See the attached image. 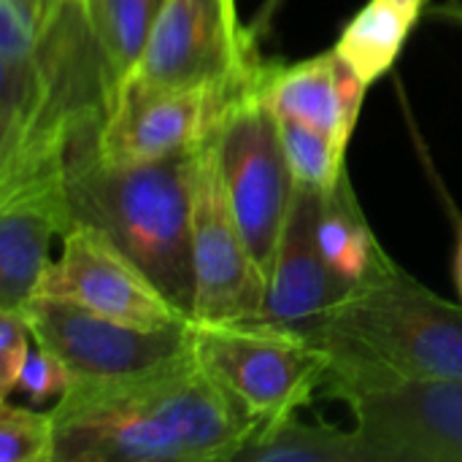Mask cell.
Wrapping results in <instances>:
<instances>
[{
    "label": "cell",
    "instance_id": "obj_1",
    "mask_svg": "<svg viewBox=\"0 0 462 462\" xmlns=\"http://www.w3.org/2000/svg\"><path fill=\"white\" fill-rule=\"evenodd\" d=\"M54 462L236 460L263 425L192 355L122 379H76L54 403Z\"/></svg>",
    "mask_w": 462,
    "mask_h": 462
},
{
    "label": "cell",
    "instance_id": "obj_2",
    "mask_svg": "<svg viewBox=\"0 0 462 462\" xmlns=\"http://www.w3.org/2000/svg\"><path fill=\"white\" fill-rule=\"evenodd\" d=\"M195 152L154 162H108L87 146L65 165L73 225H89L119 246L189 322Z\"/></svg>",
    "mask_w": 462,
    "mask_h": 462
},
{
    "label": "cell",
    "instance_id": "obj_3",
    "mask_svg": "<svg viewBox=\"0 0 462 462\" xmlns=\"http://www.w3.org/2000/svg\"><path fill=\"white\" fill-rule=\"evenodd\" d=\"M306 338L328 355L322 387L374 371L462 379V306L401 268L355 290Z\"/></svg>",
    "mask_w": 462,
    "mask_h": 462
},
{
    "label": "cell",
    "instance_id": "obj_4",
    "mask_svg": "<svg viewBox=\"0 0 462 462\" xmlns=\"http://www.w3.org/2000/svg\"><path fill=\"white\" fill-rule=\"evenodd\" d=\"M325 393L352 409L374 462H462V379L374 371Z\"/></svg>",
    "mask_w": 462,
    "mask_h": 462
},
{
    "label": "cell",
    "instance_id": "obj_5",
    "mask_svg": "<svg viewBox=\"0 0 462 462\" xmlns=\"http://www.w3.org/2000/svg\"><path fill=\"white\" fill-rule=\"evenodd\" d=\"M263 65L257 30L241 24L238 0H168L114 95L238 84Z\"/></svg>",
    "mask_w": 462,
    "mask_h": 462
},
{
    "label": "cell",
    "instance_id": "obj_6",
    "mask_svg": "<svg viewBox=\"0 0 462 462\" xmlns=\"http://www.w3.org/2000/svg\"><path fill=\"white\" fill-rule=\"evenodd\" d=\"M189 344L200 365L260 422L295 414L328 374L319 346L265 322L192 325Z\"/></svg>",
    "mask_w": 462,
    "mask_h": 462
},
{
    "label": "cell",
    "instance_id": "obj_7",
    "mask_svg": "<svg viewBox=\"0 0 462 462\" xmlns=\"http://www.w3.org/2000/svg\"><path fill=\"white\" fill-rule=\"evenodd\" d=\"M214 149L236 222L268 279L298 181L282 141L279 116L260 100L257 87L230 106L214 133Z\"/></svg>",
    "mask_w": 462,
    "mask_h": 462
},
{
    "label": "cell",
    "instance_id": "obj_8",
    "mask_svg": "<svg viewBox=\"0 0 462 462\" xmlns=\"http://www.w3.org/2000/svg\"><path fill=\"white\" fill-rule=\"evenodd\" d=\"M192 271V325H236L260 317L268 279L254 263L230 208L214 135L195 152Z\"/></svg>",
    "mask_w": 462,
    "mask_h": 462
},
{
    "label": "cell",
    "instance_id": "obj_9",
    "mask_svg": "<svg viewBox=\"0 0 462 462\" xmlns=\"http://www.w3.org/2000/svg\"><path fill=\"white\" fill-rule=\"evenodd\" d=\"M22 311L32 328V338L70 368L73 382L133 376L192 349V322L176 328H141L51 295H35Z\"/></svg>",
    "mask_w": 462,
    "mask_h": 462
},
{
    "label": "cell",
    "instance_id": "obj_10",
    "mask_svg": "<svg viewBox=\"0 0 462 462\" xmlns=\"http://www.w3.org/2000/svg\"><path fill=\"white\" fill-rule=\"evenodd\" d=\"M260 73L238 84L119 92L111 97L95 152L108 162H154L195 152L219 130L230 106L257 87Z\"/></svg>",
    "mask_w": 462,
    "mask_h": 462
},
{
    "label": "cell",
    "instance_id": "obj_11",
    "mask_svg": "<svg viewBox=\"0 0 462 462\" xmlns=\"http://www.w3.org/2000/svg\"><path fill=\"white\" fill-rule=\"evenodd\" d=\"M38 295L62 298L141 328L189 325L157 284L89 225H73L62 236V254L46 268Z\"/></svg>",
    "mask_w": 462,
    "mask_h": 462
},
{
    "label": "cell",
    "instance_id": "obj_12",
    "mask_svg": "<svg viewBox=\"0 0 462 462\" xmlns=\"http://www.w3.org/2000/svg\"><path fill=\"white\" fill-rule=\"evenodd\" d=\"M73 227L65 168L0 181V309H24L51 265L49 249Z\"/></svg>",
    "mask_w": 462,
    "mask_h": 462
},
{
    "label": "cell",
    "instance_id": "obj_13",
    "mask_svg": "<svg viewBox=\"0 0 462 462\" xmlns=\"http://www.w3.org/2000/svg\"><path fill=\"white\" fill-rule=\"evenodd\" d=\"M319 189H295V200L268 276L265 303L254 322L309 336L352 295V290L328 268L319 252Z\"/></svg>",
    "mask_w": 462,
    "mask_h": 462
},
{
    "label": "cell",
    "instance_id": "obj_14",
    "mask_svg": "<svg viewBox=\"0 0 462 462\" xmlns=\"http://www.w3.org/2000/svg\"><path fill=\"white\" fill-rule=\"evenodd\" d=\"M368 84L336 49L300 62H265L257 95L279 116L303 122L333 138L346 157V146L360 119Z\"/></svg>",
    "mask_w": 462,
    "mask_h": 462
},
{
    "label": "cell",
    "instance_id": "obj_15",
    "mask_svg": "<svg viewBox=\"0 0 462 462\" xmlns=\"http://www.w3.org/2000/svg\"><path fill=\"white\" fill-rule=\"evenodd\" d=\"M317 241L328 268L352 292L398 271L395 260L382 249L376 233L371 230L349 184V173H344L333 189L322 192Z\"/></svg>",
    "mask_w": 462,
    "mask_h": 462
},
{
    "label": "cell",
    "instance_id": "obj_16",
    "mask_svg": "<svg viewBox=\"0 0 462 462\" xmlns=\"http://www.w3.org/2000/svg\"><path fill=\"white\" fill-rule=\"evenodd\" d=\"M238 462H374L371 449L357 430L333 425H306L295 414L263 422L244 449Z\"/></svg>",
    "mask_w": 462,
    "mask_h": 462
},
{
    "label": "cell",
    "instance_id": "obj_17",
    "mask_svg": "<svg viewBox=\"0 0 462 462\" xmlns=\"http://www.w3.org/2000/svg\"><path fill=\"white\" fill-rule=\"evenodd\" d=\"M417 16L395 0H368L349 19L333 49L371 87L395 65Z\"/></svg>",
    "mask_w": 462,
    "mask_h": 462
},
{
    "label": "cell",
    "instance_id": "obj_18",
    "mask_svg": "<svg viewBox=\"0 0 462 462\" xmlns=\"http://www.w3.org/2000/svg\"><path fill=\"white\" fill-rule=\"evenodd\" d=\"M95 41L114 76V89L141 57L168 0H81Z\"/></svg>",
    "mask_w": 462,
    "mask_h": 462
},
{
    "label": "cell",
    "instance_id": "obj_19",
    "mask_svg": "<svg viewBox=\"0 0 462 462\" xmlns=\"http://www.w3.org/2000/svg\"><path fill=\"white\" fill-rule=\"evenodd\" d=\"M279 127L298 187L333 189L346 173V157L336 149L333 138L295 119H279Z\"/></svg>",
    "mask_w": 462,
    "mask_h": 462
},
{
    "label": "cell",
    "instance_id": "obj_20",
    "mask_svg": "<svg viewBox=\"0 0 462 462\" xmlns=\"http://www.w3.org/2000/svg\"><path fill=\"white\" fill-rule=\"evenodd\" d=\"M0 462H54V417L0 398Z\"/></svg>",
    "mask_w": 462,
    "mask_h": 462
},
{
    "label": "cell",
    "instance_id": "obj_21",
    "mask_svg": "<svg viewBox=\"0 0 462 462\" xmlns=\"http://www.w3.org/2000/svg\"><path fill=\"white\" fill-rule=\"evenodd\" d=\"M73 384V374L70 368L54 355L49 352L46 346H41L38 341L32 344L30 355H27V363L19 374V382H16V393L32 403V406H41L46 401H60Z\"/></svg>",
    "mask_w": 462,
    "mask_h": 462
},
{
    "label": "cell",
    "instance_id": "obj_22",
    "mask_svg": "<svg viewBox=\"0 0 462 462\" xmlns=\"http://www.w3.org/2000/svg\"><path fill=\"white\" fill-rule=\"evenodd\" d=\"M32 328L19 309H0V398H11L32 349Z\"/></svg>",
    "mask_w": 462,
    "mask_h": 462
},
{
    "label": "cell",
    "instance_id": "obj_23",
    "mask_svg": "<svg viewBox=\"0 0 462 462\" xmlns=\"http://www.w3.org/2000/svg\"><path fill=\"white\" fill-rule=\"evenodd\" d=\"M455 279L462 295V222L457 225V249H455Z\"/></svg>",
    "mask_w": 462,
    "mask_h": 462
},
{
    "label": "cell",
    "instance_id": "obj_24",
    "mask_svg": "<svg viewBox=\"0 0 462 462\" xmlns=\"http://www.w3.org/2000/svg\"><path fill=\"white\" fill-rule=\"evenodd\" d=\"M30 3H32V8L41 14V22H43V19L49 16V11H51L60 0H30Z\"/></svg>",
    "mask_w": 462,
    "mask_h": 462
},
{
    "label": "cell",
    "instance_id": "obj_25",
    "mask_svg": "<svg viewBox=\"0 0 462 462\" xmlns=\"http://www.w3.org/2000/svg\"><path fill=\"white\" fill-rule=\"evenodd\" d=\"M439 14L462 24V5H444V8H439Z\"/></svg>",
    "mask_w": 462,
    "mask_h": 462
},
{
    "label": "cell",
    "instance_id": "obj_26",
    "mask_svg": "<svg viewBox=\"0 0 462 462\" xmlns=\"http://www.w3.org/2000/svg\"><path fill=\"white\" fill-rule=\"evenodd\" d=\"M395 3H401L403 8H409V11L420 14V11L425 8V3H428V0H395Z\"/></svg>",
    "mask_w": 462,
    "mask_h": 462
},
{
    "label": "cell",
    "instance_id": "obj_27",
    "mask_svg": "<svg viewBox=\"0 0 462 462\" xmlns=\"http://www.w3.org/2000/svg\"><path fill=\"white\" fill-rule=\"evenodd\" d=\"M276 5H279V0H265V5H263V14H265V16H271V14L276 11Z\"/></svg>",
    "mask_w": 462,
    "mask_h": 462
}]
</instances>
